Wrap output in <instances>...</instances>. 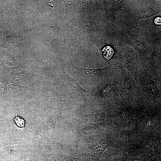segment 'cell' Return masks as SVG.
Returning a JSON list of instances; mask_svg holds the SVG:
<instances>
[{
    "mask_svg": "<svg viewBox=\"0 0 161 161\" xmlns=\"http://www.w3.org/2000/svg\"><path fill=\"white\" fill-rule=\"evenodd\" d=\"M161 134L140 137L133 143L134 156L145 154L151 156L161 154Z\"/></svg>",
    "mask_w": 161,
    "mask_h": 161,
    "instance_id": "8",
    "label": "cell"
},
{
    "mask_svg": "<svg viewBox=\"0 0 161 161\" xmlns=\"http://www.w3.org/2000/svg\"><path fill=\"white\" fill-rule=\"evenodd\" d=\"M123 63H110L109 66L99 69H87L71 65V72L74 75L80 78H88L95 86L104 81L116 75L121 73L123 69Z\"/></svg>",
    "mask_w": 161,
    "mask_h": 161,
    "instance_id": "5",
    "label": "cell"
},
{
    "mask_svg": "<svg viewBox=\"0 0 161 161\" xmlns=\"http://www.w3.org/2000/svg\"><path fill=\"white\" fill-rule=\"evenodd\" d=\"M61 1L47 0L44 1L45 4L50 9L52 13L54 15H56L59 10L58 4Z\"/></svg>",
    "mask_w": 161,
    "mask_h": 161,
    "instance_id": "22",
    "label": "cell"
},
{
    "mask_svg": "<svg viewBox=\"0 0 161 161\" xmlns=\"http://www.w3.org/2000/svg\"><path fill=\"white\" fill-rule=\"evenodd\" d=\"M95 1L92 0H80L75 19H92V18L94 17Z\"/></svg>",
    "mask_w": 161,
    "mask_h": 161,
    "instance_id": "17",
    "label": "cell"
},
{
    "mask_svg": "<svg viewBox=\"0 0 161 161\" xmlns=\"http://www.w3.org/2000/svg\"><path fill=\"white\" fill-rule=\"evenodd\" d=\"M41 121L45 138L51 142L55 138L56 122L51 116L45 117Z\"/></svg>",
    "mask_w": 161,
    "mask_h": 161,
    "instance_id": "19",
    "label": "cell"
},
{
    "mask_svg": "<svg viewBox=\"0 0 161 161\" xmlns=\"http://www.w3.org/2000/svg\"><path fill=\"white\" fill-rule=\"evenodd\" d=\"M123 80L120 89L121 97L126 105L138 106L137 98V83L126 70L123 68L121 72Z\"/></svg>",
    "mask_w": 161,
    "mask_h": 161,
    "instance_id": "9",
    "label": "cell"
},
{
    "mask_svg": "<svg viewBox=\"0 0 161 161\" xmlns=\"http://www.w3.org/2000/svg\"><path fill=\"white\" fill-rule=\"evenodd\" d=\"M161 154L152 156L148 161H161Z\"/></svg>",
    "mask_w": 161,
    "mask_h": 161,
    "instance_id": "27",
    "label": "cell"
},
{
    "mask_svg": "<svg viewBox=\"0 0 161 161\" xmlns=\"http://www.w3.org/2000/svg\"><path fill=\"white\" fill-rule=\"evenodd\" d=\"M123 80V78L120 73L96 86L92 92V101L97 112L112 114L126 105L120 95Z\"/></svg>",
    "mask_w": 161,
    "mask_h": 161,
    "instance_id": "1",
    "label": "cell"
},
{
    "mask_svg": "<svg viewBox=\"0 0 161 161\" xmlns=\"http://www.w3.org/2000/svg\"><path fill=\"white\" fill-rule=\"evenodd\" d=\"M138 107H134L126 105L116 113L106 114V117L112 121L117 129L130 118Z\"/></svg>",
    "mask_w": 161,
    "mask_h": 161,
    "instance_id": "14",
    "label": "cell"
},
{
    "mask_svg": "<svg viewBox=\"0 0 161 161\" xmlns=\"http://www.w3.org/2000/svg\"><path fill=\"white\" fill-rule=\"evenodd\" d=\"M51 143L49 140L47 139L43 150H45L46 154L52 161H58L53 153Z\"/></svg>",
    "mask_w": 161,
    "mask_h": 161,
    "instance_id": "23",
    "label": "cell"
},
{
    "mask_svg": "<svg viewBox=\"0 0 161 161\" xmlns=\"http://www.w3.org/2000/svg\"><path fill=\"white\" fill-rule=\"evenodd\" d=\"M161 103L146 107L138 138L161 134Z\"/></svg>",
    "mask_w": 161,
    "mask_h": 161,
    "instance_id": "7",
    "label": "cell"
},
{
    "mask_svg": "<svg viewBox=\"0 0 161 161\" xmlns=\"http://www.w3.org/2000/svg\"><path fill=\"white\" fill-rule=\"evenodd\" d=\"M115 135L112 134L99 139L85 136L82 151L83 161H99L106 150L116 143Z\"/></svg>",
    "mask_w": 161,
    "mask_h": 161,
    "instance_id": "6",
    "label": "cell"
},
{
    "mask_svg": "<svg viewBox=\"0 0 161 161\" xmlns=\"http://www.w3.org/2000/svg\"><path fill=\"white\" fill-rule=\"evenodd\" d=\"M106 116V114L103 112L80 115L75 118L73 123L77 126L87 123H98L105 120Z\"/></svg>",
    "mask_w": 161,
    "mask_h": 161,
    "instance_id": "18",
    "label": "cell"
},
{
    "mask_svg": "<svg viewBox=\"0 0 161 161\" xmlns=\"http://www.w3.org/2000/svg\"><path fill=\"white\" fill-rule=\"evenodd\" d=\"M64 7V16L72 22L75 19L80 0H63Z\"/></svg>",
    "mask_w": 161,
    "mask_h": 161,
    "instance_id": "20",
    "label": "cell"
},
{
    "mask_svg": "<svg viewBox=\"0 0 161 161\" xmlns=\"http://www.w3.org/2000/svg\"><path fill=\"white\" fill-rule=\"evenodd\" d=\"M136 83L139 106L148 107L161 103V78H154L139 67Z\"/></svg>",
    "mask_w": 161,
    "mask_h": 161,
    "instance_id": "2",
    "label": "cell"
},
{
    "mask_svg": "<svg viewBox=\"0 0 161 161\" xmlns=\"http://www.w3.org/2000/svg\"><path fill=\"white\" fill-rule=\"evenodd\" d=\"M15 124L19 128L23 129L24 128L25 126V121L21 117L19 116H16L14 119Z\"/></svg>",
    "mask_w": 161,
    "mask_h": 161,
    "instance_id": "26",
    "label": "cell"
},
{
    "mask_svg": "<svg viewBox=\"0 0 161 161\" xmlns=\"http://www.w3.org/2000/svg\"><path fill=\"white\" fill-rule=\"evenodd\" d=\"M123 67L133 77L137 82L139 63L137 54L133 52H128L124 55Z\"/></svg>",
    "mask_w": 161,
    "mask_h": 161,
    "instance_id": "15",
    "label": "cell"
},
{
    "mask_svg": "<svg viewBox=\"0 0 161 161\" xmlns=\"http://www.w3.org/2000/svg\"><path fill=\"white\" fill-rule=\"evenodd\" d=\"M113 146L115 148L114 151L100 159L99 161H127L133 156V144H118Z\"/></svg>",
    "mask_w": 161,
    "mask_h": 161,
    "instance_id": "10",
    "label": "cell"
},
{
    "mask_svg": "<svg viewBox=\"0 0 161 161\" xmlns=\"http://www.w3.org/2000/svg\"><path fill=\"white\" fill-rule=\"evenodd\" d=\"M149 72L154 78H161L160 49L155 48L144 63L139 66Z\"/></svg>",
    "mask_w": 161,
    "mask_h": 161,
    "instance_id": "13",
    "label": "cell"
},
{
    "mask_svg": "<svg viewBox=\"0 0 161 161\" xmlns=\"http://www.w3.org/2000/svg\"><path fill=\"white\" fill-rule=\"evenodd\" d=\"M146 107L139 106L133 116L125 123L117 129L114 135L116 144L134 143L138 137L141 123L144 117Z\"/></svg>",
    "mask_w": 161,
    "mask_h": 161,
    "instance_id": "4",
    "label": "cell"
},
{
    "mask_svg": "<svg viewBox=\"0 0 161 161\" xmlns=\"http://www.w3.org/2000/svg\"><path fill=\"white\" fill-rule=\"evenodd\" d=\"M32 129L29 131L27 137L32 147L43 151L46 143L45 138L41 120H36L32 124Z\"/></svg>",
    "mask_w": 161,
    "mask_h": 161,
    "instance_id": "12",
    "label": "cell"
},
{
    "mask_svg": "<svg viewBox=\"0 0 161 161\" xmlns=\"http://www.w3.org/2000/svg\"><path fill=\"white\" fill-rule=\"evenodd\" d=\"M151 156L148 154H139L130 157L127 161H148Z\"/></svg>",
    "mask_w": 161,
    "mask_h": 161,
    "instance_id": "24",
    "label": "cell"
},
{
    "mask_svg": "<svg viewBox=\"0 0 161 161\" xmlns=\"http://www.w3.org/2000/svg\"><path fill=\"white\" fill-rule=\"evenodd\" d=\"M154 22L156 24L160 25L161 24V18L160 17L157 18L155 20Z\"/></svg>",
    "mask_w": 161,
    "mask_h": 161,
    "instance_id": "29",
    "label": "cell"
},
{
    "mask_svg": "<svg viewBox=\"0 0 161 161\" xmlns=\"http://www.w3.org/2000/svg\"><path fill=\"white\" fill-rule=\"evenodd\" d=\"M61 161H80L79 159L61 153L58 154Z\"/></svg>",
    "mask_w": 161,
    "mask_h": 161,
    "instance_id": "25",
    "label": "cell"
},
{
    "mask_svg": "<svg viewBox=\"0 0 161 161\" xmlns=\"http://www.w3.org/2000/svg\"><path fill=\"white\" fill-rule=\"evenodd\" d=\"M61 74L64 82L74 92L79 95H83L89 92L81 87L76 81L71 78L64 71L61 72Z\"/></svg>",
    "mask_w": 161,
    "mask_h": 161,
    "instance_id": "21",
    "label": "cell"
},
{
    "mask_svg": "<svg viewBox=\"0 0 161 161\" xmlns=\"http://www.w3.org/2000/svg\"><path fill=\"white\" fill-rule=\"evenodd\" d=\"M11 126L5 125L0 122V132L2 131L7 128Z\"/></svg>",
    "mask_w": 161,
    "mask_h": 161,
    "instance_id": "28",
    "label": "cell"
},
{
    "mask_svg": "<svg viewBox=\"0 0 161 161\" xmlns=\"http://www.w3.org/2000/svg\"><path fill=\"white\" fill-rule=\"evenodd\" d=\"M13 129V126L9 127L0 132V161H9L17 154L32 146L27 137L15 138V130Z\"/></svg>",
    "mask_w": 161,
    "mask_h": 161,
    "instance_id": "3",
    "label": "cell"
},
{
    "mask_svg": "<svg viewBox=\"0 0 161 161\" xmlns=\"http://www.w3.org/2000/svg\"><path fill=\"white\" fill-rule=\"evenodd\" d=\"M42 152L31 146L17 154L9 161H40Z\"/></svg>",
    "mask_w": 161,
    "mask_h": 161,
    "instance_id": "16",
    "label": "cell"
},
{
    "mask_svg": "<svg viewBox=\"0 0 161 161\" xmlns=\"http://www.w3.org/2000/svg\"><path fill=\"white\" fill-rule=\"evenodd\" d=\"M99 21V18L96 17L91 19H76L72 23L83 31L87 38L92 41L100 31Z\"/></svg>",
    "mask_w": 161,
    "mask_h": 161,
    "instance_id": "11",
    "label": "cell"
}]
</instances>
